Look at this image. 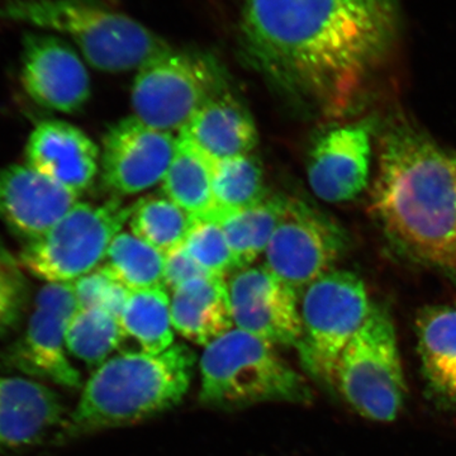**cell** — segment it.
Instances as JSON below:
<instances>
[{"instance_id":"cell-23","label":"cell","mask_w":456,"mask_h":456,"mask_svg":"<svg viewBox=\"0 0 456 456\" xmlns=\"http://www.w3.org/2000/svg\"><path fill=\"white\" fill-rule=\"evenodd\" d=\"M119 323L126 338L140 346V351L159 354L174 345L170 298L167 288L130 290L123 305Z\"/></svg>"},{"instance_id":"cell-9","label":"cell","mask_w":456,"mask_h":456,"mask_svg":"<svg viewBox=\"0 0 456 456\" xmlns=\"http://www.w3.org/2000/svg\"><path fill=\"white\" fill-rule=\"evenodd\" d=\"M130 216L131 207L117 198L99 206L77 203L46 233L27 242L20 266L47 283H74L106 260Z\"/></svg>"},{"instance_id":"cell-29","label":"cell","mask_w":456,"mask_h":456,"mask_svg":"<svg viewBox=\"0 0 456 456\" xmlns=\"http://www.w3.org/2000/svg\"><path fill=\"white\" fill-rule=\"evenodd\" d=\"M79 308H104L114 316H121L130 290L113 277L106 266H99L71 283Z\"/></svg>"},{"instance_id":"cell-31","label":"cell","mask_w":456,"mask_h":456,"mask_svg":"<svg viewBox=\"0 0 456 456\" xmlns=\"http://www.w3.org/2000/svg\"><path fill=\"white\" fill-rule=\"evenodd\" d=\"M208 273L200 268L193 257L185 250L184 245L165 254V288L173 292L179 285L198 277H206Z\"/></svg>"},{"instance_id":"cell-26","label":"cell","mask_w":456,"mask_h":456,"mask_svg":"<svg viewBox=\"0 0 456 456\" xmlns=\"http://www.w3.org/2000/svg\"><path fill=\"white\" fill-rule=\"evenodd\" d=\"M212 189L215 208L227 211L250 208L269 194L263 165L253 154L215 161Z\"/></svg>"},{"instance_id":"cell-5","label":"cell","mask_w":456,"mask_h":456,"mask_svg":"<svg viewBox=\"0 0 456 456\" xmlns=\"http://www.w3.org/2000/svg\"><path fill=\"white\" fill-rule=\"evenodd\" d=\"M200 402L235 410L266 403H307L312 393L274 346L242 330L232 329L206 346L200 360Z\"/></svg>"},{"instance_id":"cell-25","label":"cell","mask_w":456,"mask_h":456,"mask_svg":"<svg viewBox=\"0 0 456 456\" xmlns=\"http://www.w3.org/2000/svg\"><path fill=\"white\" fill-rule=\"evenodd\" d=\"M123 334L119 318L104 308H79L66 332L69 354L89 367H101L110 354L121 346Z\"/></svg>"},{"instance_id":"cell-27","label":"cell","mask_w":456,"mask_h":456,"mask_svg":"<svg viewBox=\"0 0 456 456\" xmlns=\"http://www.w3.org/2000/svg\"><path fill=\"white\" fill-rule=\"evenodd\" d=\"M191 217L169 198L146 196L131 206L132 233L163 254L184 242Z\"/></svg>"},{"instance_id":"cell-2","label":"cell","mask_w":456,"mask_h":456,"mask_svg":"<svg viewBox=\"0 0 456 456\" xmlns=\"http://www.w3.org/2000/svg\"><path fill=\"white\" fill-rule=\"evenodd\" d=\"M369 209L393 248L456 270V154L406 121L380 137Z\"/></svg>"},{"instance_id":"cell-16","label":"cell","mask_w":456,"mask_h":456,"mask_svg":"<svg viewBox=\"0 0 456 456\" xmlns=\"http://www.w3.org/2000/svg\"><path fill=\"white\" fill-rule=\"evenodd\" d=\"M77 204V193L28 165L0 170V220L27 241L46 233Z\"/></svg>"},{"instance_id":"cell-20","label":"cell","mask_w":456,"mask_h":456,"mask_svg":"<svg viewBox=\"0 0 456 456\" xmlns=\"http://www.w3.org/2000/svg\"><path fill=\"white\" fill-rule=\"evenodd\" d=\"M171 293L174 330L188 341L208 346L233 329L226 278L206 275L191 279Z\"/></svg>"},{"instance_id":"cell-13","label":"cell","mask_w":456,"mask_h":456,"mask_svg":"<svg viewBox=\"0 0 456 456\" xmlns=\"http://www.w3.org/2000/svg\"><path fill=\"white\" fill-rule=\"evenodd\" d=\"M374 125L360 119L327 127L312 143L307 178L314 196L327 203L358 198L370 182Z\"/></svg>"},{"instance_id":"cell-1","label":"cell","mask_w":456,"mask_h":456,"mask_svg":"<svg viewBox=\"0 0 456 456\" xmlns=\"http://www.w3.org/2000/svg\"><path fill=\"white\" fill-rule=\"evenodd\" d=\"M398 31L395 0H245L246 59L303 106L340 116L386 59Z\"/></svg>"},{"instance_id":"cell-10","label":"cell","mask_w":456,"mask_h":456,"mask_svg":"<svg viewBox=\"0 0 456 456\" xmlns=\"http://www.w3.org/2000/svg\"><path fill=\"white\" fill-rule=\"evenodd\" d=\"M350 241L329 215L296 197H287L283 216L265 250L264 266L302 296L335 269Z\"/></svg>"},{"instance_id":"cell-7","label":"cell","mask_w":456,"mask_h":456,"mask_svg":"<svg viewBox=\"0 0 456 456\" xmlns=\"http://www.w3.org/2000/svg\"><path fill=\"white\" fill-rule=\"evenodd\" d=\"M227 89L226 71L215 57L170 47L137 70L132 110L155 130L180 132L207 102Z\"/></svg>"},{"instance_id":"cell-4","label":"cell","mask_w":456,"mask_h":456,"mask_svg":"<svg viewBox=\"0 0 456 456\" xmlns=\"http://www.w3.org/2000/svg\"><path fill=\"white\" fill-rule=\"evenodd\" d=\"M0 20L68 36L88 64L104 73L139 70L171 47L101 0H7L0 4Z\"/></svg>"},{"instance_id":"cell-12","label":"cell","mask_w":456,"mask_h":456,"mask_svg":"<svg viewBox=\"0 0 456 456\" xmlns=\"http://www.w3.org/2000/svg\"><path fill=\"white\" fill-rule=\"evenodd\" d=\"M233 325L273 346L302 340L301 297L265 266H248L228 279Z\"/></svg>"},{"instance_id":"cell-21","label":"cell","mask_w":456,"mask_h":456,"mask_svg":"<svg viewBox=\"0 0 456 456\" xmlns=\"http://www.w3.org/2000/svg\"><path fill=\"white\" fill-rule=\"evenodd\" d=\"M416 325L428 391L441 406L456 408V307H426Z\"/></svg>"},{"instance_id":"cell-17","label":"cell","mask_w":456,"mask_h":456,"mask_svg":"<svg viewBox=\"0 0 456 456\" xmlns=\"http://www.w3.org/2000/svg\"><path fill=\"white\" fill-rule=\"evenodd\" d=\"M26 160L32 169L79 196L97 176L99 149L77 126L50 119L29 134Z\"/></svg>"},{"instance_id":"cell-24","label":"cell","mask_w":456,"mask_h":456,"mask_svg":"<svg viewBox=\"0 0 456 456\" xmlns=\"http://www.w3.org/2000/svg\"><path fill=\"white\" fill-rule=\"evenodd\" d=\"M106 268L128 290L164 287L165 254L121 231L108 248Z\"/></svg>"},{"instance_id":"cell-22","label":"cell","mask_w":456,"mask_h":456,"mask_svg":"<svg viewBox=\"0 0 456 456\" xmlns=\"http://www.w3.org/2000/svg\"><path fill=\"white\" fill-rule=\"evenodd\" d=\"M213 163L188 137L179 134L175 155L161 182L165 197L191 217H202L215 209Z\"/></svg>"},{"instance_id":"cell-3","label":"cell","mask_w":456,"mask_h":456,"mask_svg":"<svg viewBox=\"0 0 456 456\" xmlns=\"http://www.w3.org/2000/svg\"><path fill=\"white\" fill-rule=\"evenodd\" d=\"M196 354L182 344L159 354L130 351L95 369L59 439L145 421L178 406L191 387Z\"/></svg>"},{"instance_id":"cell-14","label":"cell","mask_w":456,"mask_h":456,"mask_svg":"<svg viewBox=\"0 0 456 456\" xmlns=\"http://www.w3.org/2000/svg\"><path fill=\"white\" fill-rule=\"evenodd\" d=\"M170 132L155 130L136 117L110 126L103 139L104 184L122 196L142 193L163 182L176 150Z\"/></svg>"},{"instance_id":"cell-19","label":"cell","mask_w":456,"mask_h":456,"mask_svg":"<svg viewBox=\"0 0 456 456\" xmlns=\"http://www.w3.org/2000/svg\"><path fill=\"white\" fill-rule=\"evenodd\" d=\"M179 134L212 161L253 154L259 145L254 117L230 88L207 102Z\"/></svg>"},{"instance_id":"cell-30","label":"cell","mask_w":456,"mask_h":456,"mask_svg":"<svg viewBox=\"0 0 456 456\" xmlns=\"http://www.w3.org/2000/svg\"><path fill=\"white\" fill-rule=\"evenodd\" d=\"M27 301V285L16 264L0 255V336L16 325Z\"/></svg>"},{"instance_id":"cell-11","label":"cell","mask_w":456,"mask_h":456,"mask_svg":"<svg viewBox=\"0 0 456 456\" xmlns=\"http://www.w3.org/2000/svg\"><path fill=\"white\" fill-rule=\"evenodd\" d=\"M77 311L71 283L42 287L25 334L3 353L2 364L65 388H79L80 374L71 364L66 347V332Z\"/></svg>"},{"instance_id":"cell-18","label":"cell","mask_w":456,"mask_h":456,"mask_svg":"<svg viewBox=\"0 0 456 456\" xmlns=\"http://www.w3.org/2000/svg\"><path fill=\"white\" fill-rule=\"evenodd\" d=\"M65 408L49 387L20 377H0V446L32 445L61 424Z\"/></svg>"},{"instance_id":"cell-8","label":"cell","mask_w":456,"mask_h":456,"mask_svg":"<svg viewBox=\"0 0 456 456\" xmlns=\"http://www.w3.org/2000/svg\"><path fill=\"white\" fill-rule=\"evenodd\" d=\"M335 386L354 411L377 422H392L403 408L407 384L395 322L377 302L362 330L345 347Z\"/></svg>"},{"instance_id":"cell-28","label":"cell","mask_w":456,"mask_h":456,"mask_svg":"<svg viewBox=\"0 0 456 456\" xmlns=\"http://www.w3.org/2000/svg\"><path fill=\"white\" fill-rule=\"evenodd\" d=\"M185 250L208 274L226 278L239 272L235 257L220 224L212 218L191 217L184 242Z\"/></svg>"},{"instance_id":"cell-6","label":"cell","mask_w":456,"mask_h":456,"mask_svg":"<svg viewBox=\"0 0 456 456\" xmlns=\"http://www.w3.org/2000/svg\"><path fill=\"white\" fill-rule=\"evenodd\" d=\"M375 305L365 281L346 269H332L303 292V335L297 349L314 379L335 386L338 359Z\"/></svg>"},{"instance_id":"cell-15","label":"cell","mask_w":456,"mask_h":456,"mask_svg":"<svg viewBox=\"0 0 456 456\" xmlns=\"http://www.w3.org/2000/svg\"><path fill=\"white\" fill-rule=\"evenodd\" d=\"M20 79L27 94L40 106L75 113L89 101L90 77L79 53L49 33L23 38Z\"/></svg>"}]
</instances>
